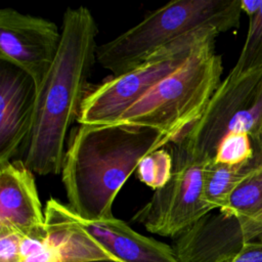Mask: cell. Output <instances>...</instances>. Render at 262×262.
Listing matches in <instances>:
<instances>
[{
  "mask_svg": "<svg viewBox=\"0 0 262 262\" xmlns=\"http://www.w3.org/2000/svg\"><path fill=\"white\" fill-rule=\"evenodd\" d=\"M60 30L58 52L36 91L32 127L20 159L40 175L61 173L68 133L78 120L96 61L98 28L87 7H69Z\"/></svg>",
  "mask_w": 262,
  "mask_h": 262,
  "instance_id": "cell-1",
  "label": "cell"
},
{
  "mask_svg": "<svg viewBox=\"0 0 262 262\" xmlns=\"http://www.w3.org/2000/svg\"><path fill=\"white\" fill-rule=\"evenodd\" d=\"M173 139L149 127L79 124L69 136L61 179L68 206L80 218H114L113 204L139 162Z\"/></svg>",
  "mask_w": 262,
  "mask_h": 262,
  "instance_id": "cell-2",
  "label": "cell"
},
{
  "mask_svg": "<svg viewBox=\"0 0 262 262\" xmlns=\"http://www.w3.org/2000/svg\"><path fill=\"white\" fill-rule=\"evenodd\" d=\"M242 0H176L149 12L115 39L97 46L96 61L113 76L125 74L149 55L186 34L239 26Z\"/></svg>",
  "mask_w": 262,
  "mask_h": 262,
  "instance_id": "cell-3",
  "label": "cell"
},
{
  "mask_svg": "<svg viewBox=\"0 0 262 262\" xmlns=\"http://www.w3.org/2000/svg\"><path fill=\"white\" fill-rule=\"evenodd\" d=\"M212 36L183 64L130 106L116 123L154 128L173 141L202 115L221 83L222 58Z\"/></svg>",
  "mask_w": 262,
  "mask_h": 262,
  "instance_id": "cell-4",
  "label": "cell"
},
{
  "mask_svg": "<svg viewBox=\"0 0 262 262\" xmlns=\"http://www.w3.org/2000/svg\"><path fill=\"white\" fill-rule=\"evenodd\" d=\"M244 132L250 135L259 154L262 148V68L221 81L201 117L173 142L190 157L201 161L215 158L225 135Z\"/></svg>",
  "mask_w": 262,
  "mask_h": 262,
  "instance_id": "cell-5",
  "label": "cell"
},
{
  "mask_svg": "<svg viewBox=\"0 0 262 262\" xmlns=\"http://www.w3.org/2000/svg\"><path fill=\"white\" fill-rule=\"evenodd\" d=\"M219 34L215 29L186 34L154 52L135 69L96 85L88 90L77 122L86 125L116 123L130 106L183 64L201 43Z\"/></svg>",
  "mask_w": 262,
  "mask_h": 262,
  "instance_id": "cell-6",
  "label": "cell"
},
{
  "mask_svg": "<svg viewBox=\"0 0 262 262\" xmlns=\"http://www.w3.org/2000/svg\"><path fill=\"white\" fill-rule=\"evenodd\" d=\"M171 154L173 171L170 180L155 191L133 220L151 233L175 238L212 211L203 199L209 161L190 157L177 142H172Z\"/></svg>",
  "mask_w": 262,
  "mask_h": 262,
  "instance_id": "cell-7",
  "label": "cell"
},
{
  "mask_svg": "<svg viewBox=\"0 0 262 262\" xmlns=\"http://www.w3.org/2000/svg\"><path fill=\"white\" fill-rule=\"evenodd\" d=\"M61 42V30L47 18L0 10V59L29 75L36 91L49 72Z\"/></svg>",
  "mask_w": 262,
  "mask_h": 262,
  "instance_id": "cell-8",
  "label": "cell"
},
{
  "mask_svg": "<svg viewBox=\"0 0 262 262\" xmlns=\"http://www.w3.org/2000/svg\"><path fill=\"white\" fill-rule=\"evenodd\" d=\"M36 100L32 78L1 61L0 66V164L21 156L29 137Z\"/></svg>",
  "mask_w": 262,
  "mask_h": 262,
  "instance_id": "cell-9",
  "label": "cell"
},
{
  "mask_svg": "<svg viewBox=\"0 0 262 262\" xmlns=\"http://www.w3.org/2000/svg\"><path fill=\"white\" fill-rule=\"evenodd\" d=\"M0 229L23 236H46L34 172L20 159L0 164Z\"/></svg>",
  "mask_w": 262,
  "mask_h": 262,
  "instance_id": "cell-10",
  "label": "cell"
},
{
  "mask_svg": "<svg viewBox=\"0 0 262 262\" xmlns=\"http://www.w3.org/2000/svg\"><path fill=\"white\" fill-rule=\"evenodd\" d=\"M247 243L236 217L209 213L174 238L179 262H228Z\"/></svg>",
  "mask_w": 262,
  "mask_h": 262,
  "instance_id": "cell-11",
  "label": "cell"
},
{
  "mask_svg": "<svg viewBox=\"0 0 262 262\" xmlns=\"http://www.w3.org/2000/svg\"><path fill=\"white\" fill-rule=\"evenodd\" d=\"M77 218L80 225L119 262H179L171 246L138 233L120 219Z\"/></svg>",
  "mask_w": 262,
  "mask_h": 262,
  "instance_id": "cell-12",
  "label": "cell"
},
{
  "mask_svg": "<svg viewBox=\"0 0 262 262\" xmlns=\"http://www.w3.org/2000/svg\"><path fill=\"white\" fill-rule=\"evenodd\" d=\"M46 242L59 254L61 262H119L79 223L68 205L50 199L44 208Z\"/></svg>",
  "mask_w": 262,
  "mask_h": 262,
  "instance_id": "cell-13",
  "label": "cell"
},
{
  "mask_svg": "<svg viewBox=\"0 0 262 262\" xmlns=\"http://www.w3.org/2000/svg\"><path fill=\"white\" fill-rule=\"evenodd\" d=\"M261 163L262 159L258 157L235 166L219 164L214 159L209 161L205 170L203 199L211 211L222 209L236 186Z\"/></svg>",
  "mask_w": 262,
  "mask_h": 262,
  "instance_id": "cell-14",
  "label": "cell"
},
{
  "mask_svg": "<svg viewBox=\"0 0 262 262\" xmlns=\"http://www.w3.org/2000/svg\"><path fill=\"white\" fill-rule=\"evenodd\" d=\"M219 211L242 222L254 220L262 214V163L236 186Z\"/></svg>",
  "mask_w": 262,
  "mask_h": 262,
  "instance_id": "cell-15",
  "label": "cell"
},
{
  "mask_svg": "<svg viewBox=\"0 0 262 262\" xmlns=\"http://www.w3.org/2000/svg\"><path fill=\"white\" fill-rule=\"evenodd\" d=\"M172 171V154L163 147L145 156L139 162L135 173L142 183L158 190L170 180Z\"/></svg>",
  "mask_w": 262,
  "mask_h": 262,
  "instance_id": "cell-16",
  "label": "cell"
},
{
  "mask_svg": "<svg viewBox=\"0 0 262 262\" xmlns=\"http://www.w3.org/2000/svg\"><path fill=\"white\" fill-rule=\"evenodd\" d=\"M262 68V5L258 12L250 17L245 44L235 66L230 71L242 75Z\"/></svg>",
  "mask_w": 262,
  "mask_h": 262,
  "instance_id": "cell-17",
  "label": "cell"
},
{
  "mask_svg": "<svg viewBox=\"0 0 262 262\" xmlns=\"http://www.w3.org/2000/svg\"><path fill=\"white\" fill-rule=\"evenodd\" d=\"M255 157V146L250 135L244 132H231L219 143L214 161L235 166L248 163Z\"/></svg>",
  "mask_w": 262,
  "mask_h": 262,
  "instance_id": "cell-18",
  "label": "cell"
},
{
  "mask_svg": "<svg viewBox=\"0 0 262 262\" xmlns=\"http://www.w3.org/2000/svg\"><path fill=\"white\" fill-rule=\"evenodd\" d=\"M21 237L15 231L0 229V262H23Z\"/></svg>",
  "mask_w": 262,
  "mask_h": 262,
  "instance_id": "cell-19",
  "label": "cell"
},
{
  "mask_svg": "<svg viewBox=\"0 0 262 262\" xmlns=\"http://www.w3.org/2000/svg\"><path fill=\"white\" fill-rule=\"evenodd\" d=\"M228 262H262V235L245 243L239 252Z\"/></svg>",
  "mask_w": 262,
  "mask_h": 262,
  "instance_id": "cell-20",
  "label": "cell"
},
{
  "mask_svg": "<svg viewBox=\"0 0 262 262\" xmlns=\"http://www.w3.org/2000/svg\"><path fill=\"white\" fill-rule=\"evenodd\" d=\"M23 262H61L59 254L47 242L43 249L26 257Z\"/></svg>",
  "mask_w": 262,
  "mask_h": 262,
  "instance_id": "cell-21",
  "label": "cell"
},
{
  "mask_svg": "<svg viewBox=\"0 0 262 262\" xmlns=\"http://www.w3.org/2000/svg\"><path fill=\"white\" fill-rule=\"evenodd\" d=\"M241 223L247 242L253 241L262 235V214L254 220L246 222L241 221Z\"/></svg>",
  "mask_w": 262,
  "mask_h": 262,
  "instance_id": "cell-22",
  "label": "cell"
},
{
  "mask_svg": "<svg viewBox=\"0 0 262 262\" xmlns=\"http://www.w3.org/2000/svg\"><path fill=\"white\" fill-rule=\"evenodd\" d=\"M261 5L262 0H242V9L249 17L256 14Z\"/></svg>",
  "mask_w": 262,
  "mask_h": 262,
  "instance_id": "cell-23",
  "label": "cell"
},
{
  "mask_svg": "<svg viewBox=\"0 0 262 262\" xmlns=\"http://www.w3.org/2000/svg\"><path fill=\"white\" fill-rule=\"evenodd\" d=\"M96 262H107V261H96Z\"/></svg>",
  "mask_w": 262,
  "mask_h": 262,
  "instance_id": "cell-24",
  "label": "cell"
},
{
  "mask_svg": "<svg viewBox=\"0 0 262 262\" xmlns=\"http://www.w3.org/2000/svg\"><path fill=\"white\" fill-rule=\"evenodd\" d=\"M260 155H261V157H262V148H261V151H260Z\"/></svg>",
  "mask_w": 262,
  "mask_h": 262,
  "instance_id": "cell-25",
  "label": "cell"
}]
</instances>
